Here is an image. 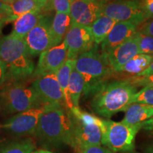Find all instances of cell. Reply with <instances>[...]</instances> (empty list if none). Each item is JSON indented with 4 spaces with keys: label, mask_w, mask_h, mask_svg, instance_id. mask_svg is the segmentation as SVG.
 <instances>
[{
    "label": "cell",
    "mask_w": 153,
    "mask_h": 153,
    "mask_svg": "<svg viewBox=\"0 0 153 153\" xmlns=\"http://www.w3.org/2000/svg\"><path fill=\"white\" fill-rule=\"evenodd\" d=\"M73 116L68 107L45 106L33 137L45 149L74 147Z\"/></svg>",
    "instance_id": "1"
},
{
    "label": "cell",
    "mask_w": 153,
    "mask_h": 153,
    "mask_svg": "<svg viewBox=\"0 0 153 153\" xmlns=\"http://www.w3.org/2000/svg\"><path fill=\"white\" fill-rule=\"evenodd\" d=\"M24 38L14 34L4 36L0 39V59L7 67L5 84L24 82L31 77L35 65Z\"/></svg>",
    "instance_id": "2"
},
{
    "label": "cell",
    "mask_w": 153,
    "mask_h": 153,
    "mask_svg": "<svg viewBox=\"0 0 153 153\" xmlns=\"http://www.w3.org/2000/svg\"><path fill=\"white\" fill-rule=\"evenodd\" d=\"M137 92V87L126 79L107 82L92 96L90 106L95 114L110 118L118 112L126 111Z\"/></svg>",
    "instance_id": "3"
},
{
    "label": "cell",
    "mask_w": 153,
    "mask_h": 153,
    "mask_svg": "<svg viewBox=\"0 0 153 153\" xmlns=\"http://www.w3.org/2000/svg\"><path fill=\"white\" fill-rule=\"evenodd\" d=\"M98 46L95 45L90 51L79 55L74 65V68L85 79L83 94L86 97L94 94L114 72L107 55L101 51L100 52Z\"/></svg>",
    "instance_id": "4"
},
{
    "label": "cell",
    "mask_w": 153,
    "mask_h": 153,
    "mask_svg": "<svg viewBox=\"0 0 153 153\" xmlns=\"http://www.w3.org/2000/svg\"><path fill=\"white\" fill-rule=\"evenodd\" d=\"M0 104L7 114H19L43 106L32 86L24 82L4 84L0 88Z\"/></svg>",
    "instance_id": "5"
},
{
    "label": "cell",
    "mask_w": 153,
    "mask_h": 153,
    "mask_svg": "<svg viewBox=\"0 0 153 153\" xmlns=\"http://www.w3.org/2000/svg\"><path fill=\"white\" fill-rule=\"evenodd\" d=\"M140 129L142 123L128 126L122 122L104 120L102 145L114 152H131L135 148V137Z\"/></svg>",
    "instance_id": "6"
},
{
    "label": "cell",
    "mask_w": 153,
    "mask_h": 153,
    "mask_svg": "<svg viewBox=\"0 0 153 153\" xmlns=\"http://www.w3.org/2000/svg\"><path fill=\"white\" fill-rule=\"evenodd\" d=\"M45 106L19 113L6 120L1 126L5 131L14 137L33 136Z\"/></svg>",
    "instance_id": "7"
},
{
    "label": "cell",
    "mask_w": 153,
    "mask_h": 153,
    "mask_svg": "<svg viewBox=\"0 0 153 153\" xmlns=\"http://www.w3.org/2000/svg\"><path fill=\"white\" fill-rule=\"evenodd\" d=\"M102 15L117 22L133 23L137 27L146 21L138 0L108 1L102 9Z\"/></svg>",
    "instance_id": "8"
},
{
    "label": "cell",
    "mask_w": 153,
    "mask_h": 153,
    "mask_svg": "<svg viewBox=\"0 0 153 153\" xmlns=\"http://www.w3.org/2000/svg\"><path fill=\"white\" fill-rule=\"evenodd\" d=\"M31 86L35 89L43 106L50 105L67 107L56 73H49L38 76L34 80Z\"/></svg>",
    "instance_id": "9"
},
{
    "label": "cell",
    "mask_w": 153,
    "mask_h": 153,
    "mask_svg": "<svg viewBox=\"0 0 153 153\" xmlns=\"http://www.w3.org/2000/svg\"><path fill=\"white\" fill-rule=\"evenodd\" d=\"M65 41L68 46V59L76 60L82 53L92 49L95 45L89 27L72 23Z\"/></svg>",
    "instance_id": "10"
},
{
    "label": "cell",
    "mask_w": 153,
    "mask_h": 153,
    "mask_svg": "<svg viewBox=\"0 0 153 153\" xmlns=\"http://www.w3.org/2000/svg\"><path fill=\"white\" fill-rule=\"evenodd\" d=\"M52 22V16L49 14H45L37 26L24 38L32 56L40 55L53 47L51 36Z\"/></svg>",
    "instance_id": "11"
},
{
    "label": "cell",
    "mask_w": 153,
    "mask_h": 153,
    "mask_svg": "<svg viewBox=\"0 0 153 153\" xmlns=\"http://www.w3.org/2000/svg\"><path fill=\"white\" fill-rule=\"evenodd\" d=\"M108 0H73L70 8V16L75 24L90 27L102 15V9Z\"/></svg>",
    "instance_id": "12"
},
{
    "label": "cell",
    "mask_w": 153,
    "mask_h": 153,
    "mask_svg": "<svg viewBox=\"0 0 153 153\" xmlns=\"http://www.w3.org/2000/svg\"><path fill=\"white\" fill-rule=\"evenodd\" d=\"M68 60V46L65 40L59 45L44 51L40 55L37 66L32 77L49 73H56Z\"/></svg>",
    "instance_id": "13"
},
{
    "label": "cell",
    "mask_w": 153,
    "mask_h": 153,
    "mask_svg": "<svg viewBox=\"0 0 153 153\" xmlns=\"http://www.w3.org/2000/svg\"><path fill=\"white\" fill-rule=\"evenodd\" d=\"M73 149L76 152L87 147L101 145L104 120L101 123L86 124L82 123L73 116Z\"/></svg>",
    "instance_id": "14"
},
{
    "label": "cell",
    "mask_w": 153,
    "mask_h": 153,
    "mask_svg": "<svg viewBox=\"0 0 153 153\" xmlns=\"http://www.w3.org/2000/svg\"><path fill=\"white\" fill-rule=\"evenodd\" d=\"M140 54L137 33L125 43L106 54L114 72L119 73L122 68L134 56Z\"/></svg>",
    "instance_id": "15"
},
{
    "label": "cell",
    "mask_w": 153,
    "mask_h": 153,
    "mask_svg": "<svg viewBox=\"0 0 153 153\" xmlns=\"http://www.w3.org/2000/svg\"><path fill=\"white\" fill-rule=\"evenodd\" d=\"M137 26L131 22H117L101 44V52L108 54L137 33Z\"/></svg>",
    "instance_id": "16"
},
{
    "label": "cell",
    "mask_w": 153,
    "mask_h": 153,
    "mask_svg": "<svg viewBox=\"0 0 153 153\" xmlns=\"http://www.w3.org/2000/svg\"><path fill=\"white\" fill-rule=\"evenodd\" d=\"M125 112L122 123L128 126L138 125L153 117V106L134 103L130 105Z\"/></svg>",
    "instance_id": "17"
},
{
    "label": "cell",
    "mask_w": 153,
    "mask_h": 153,
    "mask_svg": "<svg viewBox=\"0 0 153 153\" xmlns=\"http://www.w3.org/2000/svg\"><path fill=\"white\" fill-rule=\"evenodd\" d=\"M44 14L43 11L39 10L22 15L14 22L11 33L19 37L25 38L30 30L37 26Z\"/></svg>",
    "instance_id": "18"
},
{
    "label": "cell",
    "mask_w": 153,
    "mask_h": 153,
    "mask_svg": "<svg viewBox=\"0 0 153 153\" xmlns=\"http://www.w3.org/2000/svg\"><path fill=\"white\" fill-rule=\"evenodd\" d=\"M36 149L35 140L30 137H14L0 141V153H30Z\"/></svg>",
    "instance_id": "19"
},
{
    "label": "cell",
    "mask_w": 153,
    "mask_h": 153,
    "mask_svg": "<svg viewBox=\"0 0 153 153\" xmlns=\"http://www.w3.org/2000/svg\"><path fill=\"white\" fill-rule=\"evenodd\" d=\"M72 23L70 14L65 13H56L53 17L51 25V36L53 46L59 45L64 41L68 31Z\"/></svg>",
    "instance_id": "20"
},
{
    "label": "cell",
    "mask_w": 153,
    "mask_h": 153,
    "mask_svg": "<svg viewBox=\"0 0 153 153\" xmlns=\"http://www.w3.org/2000/svg\"><path fill=\"white\" fill-rule=\"evenodd\" d=\"M117 22L109 17L101 15L89 27L95 45H100L106 39Z\"/></svg>",
    "instance_id": "21"
},
{
    "label": "cell",
    "mask_w": 153,
    "mask_h": 153,
    "mask_svg": "<svg viewBox=\"0 0 153 153\" xmlns=\"http://www.w3.org/2000/svg\"><path fill=\"white\" fill-rule=\"evenodd\" d=\"M153 62L152 55L145 54H137L131 58L122 68L119 73H122L130 76L138 75L144 72L151 63Z\"/></svg>",
    "instance_id": "22"
},
{
    "label": "cell",
    "mask_w": 153,
    "mask_h": 153,
    "mask_svg": "<svg viewBox=\"0 0 153 153\" xmlns=\"http://www.w3.org/2000/svg\"><path fill=\"white\" fill-rule=\"evenodd\" d=\"M76 60L68 59L66 62L62 65V66L56 72L57 80H58L63 94H64L65 99L66 106L69 109H71L73 107L71 99L70 98V95H69V81H70V74H71L72 70L74 68V65H75Z\"/></svg>",
    "instance_id": "23"
},
{
    "label": "cell",
    "mask_w": 153,
    "mask_h": 153,
    "mask_svg": "<svg viewBox=\"0 0 153 153\" xmlns=\"http://www.w3.org/2000/svg\"><path fill=\"white\" fill-rule=\"evenodd\" d=\"M85 86V79L82 74L74 68L70 74L68 86L69 95L73 107H79L80 97L83 94Z\"/></svg>",
    "instance_id": "24"
},
{
    "label": "cell",
    "mask_w": 153,
    "mask_h": 153,
    "mask_svg": "<svg viewBox=\"0 0 153 153\" xmlns=\"http://www.w3.org/2000/svg\"><path fill=\"white\" fill-rule=\"evenodd\" d=\"M46 2L47 0H16L9 5L13 14L18 19L26 13L41 10Z\"/></svg>",
    "instance_id": "25"
},
{
    "label": "cell",
    "mask_w": 153,
    "mask_h": 153,
    "mask_svg": "<svg viewBox=\"0 0 153 153\" xmlns=\"http://www.w3.org/2000/svg\"><path fill=\"white\" fill-rule=\"evenodd\" d=\"M72 0H47L45 7L41 9L43 14H49L55 11L56 13L70 14V8Z\"/></svg>",
    "instance_id": "26"
},
{
    "label": "cell",
    "mask_w": 153,
    "mask_h": 153,
    "mask_svg": "<svg viewBox=\"0 0 153 153\" xmlns=\"http://www.w3.org/2000/svg\"><path fill=\"white\" fill-rule=\"evenodd\" d=\"M138 103L153 106V87H143L134 95L132 104Z\"/></svg>",
    "instance_id": "27"
},
{
    "label": "cell",
    "mask_w": 153,
    "mask_h": 153,
    "mask_svg": "<svg viewBox=\"0 0 153 153\" xmlns=\"http://www.w3.org/2000/svg\"><path fill=\"white\" fill-rule=\"evenodd\" d=\"M140 53L153 56V37L137 31Z\"/></svg>",
    "instance_id": "28"
},
{
    "label": "cell",
    "mask_w": 153,
    "mask_h": 153,
    "mask_svg": "<svg viewBox=\"0 0 153 153\" xmlns=\"http://www.w3.org/2000/svg\"><path fill=\"white\" fill-rule=\"evenodd\" d=\"M16 19L17 18L13 14L10 5L0 0V23L4 25L15 22Z\"/></svg>",
    "instance_id": "29"
},
{
    "label": "cell",
    "mask_w": 153,
    "mask_h": 153,
    "mask_svg": "<svg viewBox=\"0 0 153 153\" xmlns=\"http://www.w3.org/2000/svg\"><path fill=\"white\" fill-rule=\"evenodd\" d=\"M132 85L135 87H153V74L148 76H133L127 79Z\"/></svg>",
    "instance_id": "30"
},
{
    "label": "cell",
    "mask_w": 153,
    "mask_h": 153,
    "mask_svg": "<svg viewBox=\"0 0 153 153\" xmlns=\"http://www.w3.org/2000/svg\"><path fill=\"white\" fill-rule=\"evenodd\" d=\"M140 7L142 10L145 19L153 18V0H138Z\"/></svg>",
    "instance_id": "31"
},
{
    "label": "cell",
    "mask_w": 153,
    "mask_h": 153,
    "mask_svg": "<svg viewBox=\"0 0 153 153\" xmlns=\"http://www.w3.org/2000/svg\"><path fill=\"white\" fill-rule=\"evenodd\" d=\"M76 153H115L106 147L101 145H94L80 149Z\"/></svg>",
    "instance_id": "32"
},
{
    "label": "cell",
    "mask_w": 153,
    "mask_h": 153,
    "mask_svg": "<svg viewBox=\"0 0 153 153\" xmlns=\"http://www.w3.org/2000/svg\"><path fill=\"white\" fill-rule=\"evenodd\" d=\"M137 31L153 37V18L145 21L137 27Z\"/></svg>",
    "instance_id": "33"
},
{
    "label": "cell",
    "mask_w": 153,
    "mask_h": 153,
    "mask_svg": "<svg viewBox=\"0 0 153 153\" xmlns=\"http://www.w3.org/2000/svg\"><path fill=\"white\" fill-rule=\"evenodd\" d=\"M7 77V67L0 59V88L4 85Z\"/></svg>",
    "instance_id": "34"
},
{
    "label": "cell",
    "mask_w": 153,
    "mask_h": 153,
    "mask_svg": "<svg viewBox=\"0 0 153 153\" xmlns=\"http://www.w3.org/2000/svg\"><path fill=\"white\" fill-rule=\"evenodd\" d=\"M142 129L153 134V117L142 123Z\"/></svg>",
    "instance_id": "35"
},
{
    "label": "cell",
    "mask_w": 153,
    "mask_h": 153,
    "mask_svg": "<svg viewBox=\"0 0 153 153\" xmlns=\"http://www.w3.org/2000/svg\"><path fill=\"white\" fill-rule=\"evenodd\" d=\"M153 74V62L151 63L150 65L149 66L144 72H143L142 73L139 74L138 75H136V76H148V75H150V74Z\"/></svg>",
    "instance_id": "36"
},
{
    "label": "cell",
    "mask_w": 153,
    "mask_h": 153,
    "mask_svg": "<svg viewBox=\"0 0 153 153\" xmlns=\"http://www.w3.org/2000/svg\"><path fill=\"white\" fill-rule=\"evenodd\" d=\"M145 152L146 153H153V145H150V146H148V148H146Z\"/></svg>",
    "instance_id": "37"
},
{
    "label": "cell",
    "mask_w": 153,
    "mask_h": 153,
    "mask_svg": "<svg viewBox=\"0 0 153 153\" xmlns=\"http://www.w3.org/2000/svg\"><path fill=\"white\" fill-rule=\"evenodd\" d=\"M38 150H39V153H53L48 149H40Z\"/></svg>",
    "instance_id": "38"
},
{
    "label": "cell",
    "mask_w": 153,
    "mask_h": 153,
    "mask_svg": "<svg viewBox=\"0 0 153 153\" xmlns=\"http://www.w3.org/2000/svg\"><path fill=\"white\" fill-rule=\"evenodd\" d=\"M1 1L5 4H12L14 1H16V0H1Z\"/></svg>",
    "instance_id": "39"
},
{
    "label": "cell",
    "mask_w": 153,
    "mask_h": 153,
    "mask_svg": "<svg viewBox=\"0 0 153 153\" xmlns=\"http://www.w3.org/2000/svg\"><path fill=\"white\" fill-rule=\"evenodd\" d=\"M3 26H4V24H1V23H0V36H1V30H2Z\"/></svg>",
    "instance_id": "40"
},
{
    "label": "cell",
    "mask_w": 153,
    "mask_h": 153,
    "mask_svg": "<svg viewBox=\"0 0 153 153\" xmlns=\"http://www.w3.org/2000/svg\"><path fill=\"white\" fill-rule=\"evenodd\" d=\"M30 153H39V150H38V149H36V150H34V151H33V152H31Z\"/></svg>",
    "instance_id": "41"
},
{
    "label": "cell",
    "mask_w": 153,
    "mask_h": 153,
    "mask_svg": "<svg viewBox=\"0 0 153 153\" xmlns=\"http://www.w3.org/2000/svg\"><path fill=\"white\" fill-rule=\"evenodd\" d=\"M125 153H139V152H134V151H131V152H125Z\"/></svg>",
    "instance_id": "42"
},
{
    "label": "cell",
    "mask_w": 153,
    "mask_h": 153,
    "mask_svg": "<svg viewBox=\"0 0 153 153\" xmlns=\"http://www.w3.org/2000/svg\"><path fill=\"white\" fill-rule=\"evenodd\" d=\"M72 1H73V0H72Z\"/></svg>",
    "instance_id": "43"
}]
</instances>
